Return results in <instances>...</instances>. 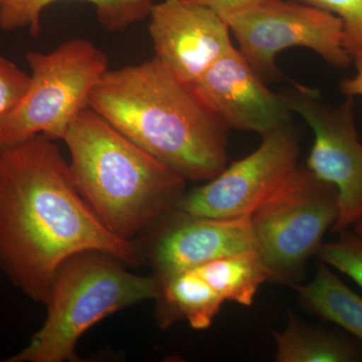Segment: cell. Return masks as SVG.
<instances>
[{
    "label": "cell",
    "mask_w": 362,
    "mask_h": 362,
    "mask_svg": "<svg viewBox=\"0 0 362 362\" xmlns=\"http://www.w3.org/2000/svg\"><path fill=\"white\" fill-rule=\"evenodd\" d=\"M92 251L140 258L83 199L54 140L40 134L0 151V269L13 284L45 304L61 266Z\"/></svg>",
    "instance_id": "cell-1"
},
{
    "label": "cell",
    "mask_w": 362,
    "mask_h": 362,
    "mask_svg": "<svg viewBox=\"0 0 362 362\" xmlns=\"http://www.w3.org/2000/svg\"><path fill=\"white\" fill-rule=\"evenodd\" d=\"M262 137L258 148L183 195L176 209L192 216L240 218L284 189L302 166L296 132L289 123Z\"/></svg>",
    "instance_id": "cell-8"
},
{
    "label": "cell",
    "mask_w": 362,
    "mask_h": 362,
    "mask_svg": "<svg viewBox=\"0 0 362 362\" xmlns=\"http://www.w3.org/2000/svg\"><path fill=\"white\" fill-rule=\"evenodd\" d=\"M293 286L309 310L337 324L362 344V297L344 284L329 266L319 261L311 282Z\"/></svg>",
    "instance_id": "cell-16"
},
{
    "label": "cell",
    "mask_w": 362,
    "mask_h": 362,
    "mask_svg": "<svg viewBox=\"0 0 362 362\" xmlns=\"http://www.w3.org/2000/svg\"><path fill=\"white\" fill-rule=\"evenodd\" d=\"M340 235L337 240L323 243L316 256L319 261L349 276L362 288V240L349 230Z\"/></svg>",
    "instance_id": "cell-18"
},
{
    "label": "cell",
    "mask_w": 362,
    "mask_h": 362,
    "mask_svg": "<svg viewBox=\"0 0 362 362\" xmlns=\"http://www.w3.org/2000/svg\"><path fill=\"white\" fill-rule=\"evenodd\" d=\"M214 9L216 13L223 16H233L251 9L263 0H190Z\"/></svg>",
    "instance_id": "cell-21"
},
{
    "label": "cell",
    "mask_w": 362,
    "mask_h": 362,
    "mask_svg": "<svg viewBox=\"0 0 362 362\" xmlns=\"http://www.w3.org/2000/svg\"><path fill=\"white\" fill-rule=\"evenodd\" d=\"M339 216L337 187L301 166L291 182L251 214L271 281L294 285Z\"/></svg>",
    "instance_id": "cell-6"
},
{
    "label": "cell",
    "mask_w": 362,
    "mask_h": 362,
    "mask_svg": "<svg viewBox=\"0 0 362 362\" xmlns=\"http://www.w3.org/2000/svg\"><path fill=\"white\" fill-rule=\"evenodd\" d=\"M293 113L313 131L306 168L337 187L339 216L332 230L343 233L362 218V143L354 118V98L330 106L310 88L296 85L285 93Z\"/></svg>",
    "instance_id": "cell-9"
},
{
    "label": "cell",
    "mask_w": 362,
    "mask_h": 362,
    "mask_svg": "<svg viewBox=\"0 0 362 362\" xmlns=\"http://www.w3.org/2000/svg\"><path fill=\"white\" fill-rule=\"evenodd\" d=\"M180 214V218L159 235L152 250L159 282L214 259L258 251L251 216L216 218Z\"/></svg>",
    "instance_id": "cell-12"
},
{
    "label": "cell",
    "mask_w": 362,
    "mask_h": 362,
    "mask_svg": "<svg viewBox=\"0 0 362 362\" xmlns=\"http://www.w3.org/2000/svg\"><path fill=\"white\" fill-rule=\"evenodd\" d=\"M337 16L342 23L343 45L354 61L362 59V0H295Z\"/></svg>",
    "instance_id": "cell-19"
},
{
    "label": "cell",
    "mask_w": 362,
    "mask_h": 362,
    "mask_svg": "<svg viewBox=\"0 0 362 362\" xmlns=\"http://www.w3.org/2000/svg\"><path fill=\"white\" fill-rule=\"evenodd\" d=\"M118 259L101 252H84L59 269L47 298L42 329L11 362L76 361V345L98 321L114 312L157 299L156 276L143 277L126 271Z\"/></svg>",
    "instance_id": "cell-4"
},
{
    "label": "cell",
    "mask_w": 362,
    "mask_h": 362,
    "mask_svg": "<svg viewBox=\"0 0 362 362\" xmlns=\"http://www.w3.org/2000/svg\"><path fill=\"white\" fill-rule=\"evenodd\" d=\"M192 86L228 129L263 136L291 123L293 111L285 93L269 89L237 47Z\"/></svg>",
    "instance_id": "cell-11"
},
{
    "label": "cell",
    "mask_w": 362,
    "mask_h": 362,
    "mask_svg": "<svg viewBox=\"0 0 362 362\" xmlns=\"http://www.w3.org/2000/svg\"><path fill=\"white\" fill-rule=\"evenodd\" d=\"M89 107L187 181L206 182L228 166V126L156 58L107 71Z\"/></svg>",
    "instance_id": "cell-2"
},
{
    "label": "cell",
    "mask_w": 362,
    "mask_h": 362,
    "mask_svg": "<svg viewBox=\"0 0 362 362\" xmlns=\"http://www.w3.org/2000/svg\"><path fill=\"white\" fill-rule=\"evenodd\" d=\"M278 362H359L362 350L357 343L329 330L304 323L289 312L285 329L274 332Z\"/></svg>",
    "instance_id": "cell-14"
},
{
    "label": "cell",
    "mask_w": 362,
    "mask_h": 362,
    "mask_svg": "<svg viewBox=\"0 0 362 362\" xmlns=\"http://www.w3.org/2000/svg\"><path fill=\"white\" fill-rule=\"evenodd\" d=\"M239 51L259 77H281L279 52L301 47L329 65L346 69L354 59L343 45L342 23L334 14L295 0H263L243 13L223 16Z\"/></svg>",
    "instance_id": "cell-7"
},
{
    "label": "cell",
    "mask_w": 362,
    "mask_h": 362,
    "mask_svg": "<svg viewBox=\"0 0 362 362\" xmlns=\"http://www.w3.org/2000/svg\"><path fill=\"white\" fill-rule=\"evenodd\" d=\"M356 73L354 77L344 78L340 84L343 94L346 97L362 96V59H356Z\"/></svg>",
    "instance_id": "cell-22"
},
{
    "label": "cell",
    "mask_w": 362,
    "mask_h": 362,
    "mask_svg": "<svg viewBox=\"0 0 362 362\" xmlns=\"http://www.w3.org/2000/svg\"><path fill=\"white\" fill-rule=\"evenodd\" d=\"M160 283L157 299L165 323L185 319L194 329L211 327L225 300L194 268L180 272Z\"/></svg>",
    "instance_id": "cell-15"
},
{
    "label": "cell",
    "mask_w": 362,
    "mask_h": 362,
    "mask_svg": "<svg viewBox=\"0 0 362 362\" xmlns=\"http://www.w3.org/2000/svg\"><path fill=\"white\" fill-rule=\"evenodd\" d=\"M25 59L32 71L30 88L0 121V151L40 134L63 139L109 70L106 54L86 39L66 40L47 54L28 51Z\"/></svg>",
    "instance_id": "cell-5"
},
{
    "label": "cell",
    "mask_w": 362,
    "mask_h": 362,
    "mask_svg": "<svg viewBox=\"0 0 362 362\" xmlns=\"http://www.w3.org/2000/svg\"><path fill=\"white\" fill-rule=\"evenodd\" d=\"M194 269L225 301L243 306H251L259 287L271 281L258 251L223 257Z\"/></svg>",
    "instance_id": "cell-17"
},
{
    "label": "cell",
    "mask_w": 362,
    "mask_h": 362,
    "mask_svg": "<svg viewBox=\"0 0 362 362\" xmlns=\"http://www.w3.org/2000/svg\"><path fill=\"white\" fill-rule=\"evenodd\" d=\"M352 228H354V233L362 240V218L357 221L356 225L352 226Z\"/></svg>",
    "instance_id": "cell-23"
},
{
    "label": "cell",
    "mask_w": 362,
    "mask_h": 362,
    "mask_svg": "<svg viewBox=\"0 0 362 362\" xmlns=\"http://www.w3.org/2000/svg\"><path fill=\"white\" fill-rule=\"evenodd\" d=\"M30 75L0 54V121L20 105L30 85Z\"/></svg>",
    "instance_id": "cell-20"
},
{
    "label": "cell",
    "mask_w": 362,
    "mask_h": 362,
    "mask_svg": "<svg viewBox=\"0 0 362 362\" xmlns=\"http://www.w3.org/2000/svg\"><path fill=\"white\" fill-rule=\"evenodd\" d=\"M149 16L156 59L185 84L194 85L233 47L226 21L197 2L164 0Z\"/></svg>",
    "instance_id": "cell-10"
},
{
    "label": "cell",
    "mask_w": 362,
    "mask_h": 362,
    "mask_svg": "<svg viewBox=\"0 0 362 362\" xmlns=\"http://www.w3.org/2000/svg\"><path fill=\"white\" fill-rule=\"evenodd\" d=\"M63 0H0V30L25 28L33 37L40 33L42 11ZM95 7L97 20L107 32L122 33L149 16L154 0H76Z\"/></svg>",
    "instance_id": "cell-13"
},
{
    "label": "cell",
    "mask_w": 362,
    "mask_h": 362,
    "mask_svg": "<svg viewBox=\"0 0 362 362\" xmlns=\"http://www.w3.org/2000/svg\"><path fill=\"white\" fill-rule=\"evenodd\" d=\"M63 140L78 192L121 239L133 240L185 195V178L90 107L74 118Z\"/></svg>",
    "instance_id": "cell-3"
}]
</instances>
